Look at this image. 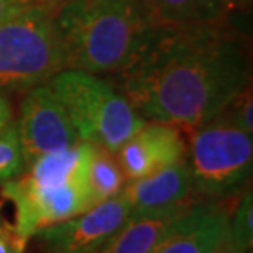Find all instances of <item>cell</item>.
I'll return each mask as SVG.
<instances>
[{"label": "cell", "instance_id": "ba28073f", "mask_svg": "<svg viewBox=\"0 0 253 253\" xmlns=\"http://www.w3.org/2000/svg\"><path fill=\"white\" fill-rule=\"evenodd\" d=\"M131 219L128 201L120 192L81 214L37 234L49 253H95Z\"/></svg>", "mask_w": 253, "mask_h": 253}, {"label": "cell", "instance_id": "8fae6325", "mask_svg": "<svg viewBox=\"0 0 253 253\" xmlns=\"http://www.w3.org/2000/svg\"><path fill=\"white\" fill-rule=\"evenodd\" d=\"M192 194L194 189L186 158L145 178L128 181L122 189V196L130 204L131 217L183 211L194 204Z\"/></svg>", "mask_w": 253, "mask_h": 253}, {"label": "cell", "instance_id": "44dd1931", "mask_svg": "<svg viewBox=\"0 0 253 253\" xmlns=\"http://www.w3.org/2000/svg\"><path fill=\"white\" fill-rule=\"evenodd\" d=\"M10 122H12V110H10L8 100L0 95V130L5 128Z\"/></svg>", "mask_w": 253, "mask_h": 253}, {"label": "cell", "instance_id": "5b68a950", "mask_svg": "<svg viewBox=\"0 0 253 253\" xmlns=\"http://www.w3.org/2000/svg\"><path fill=\"white\" fill-rule=\"evenodd\" d=\"M189 131L186 161L196 194L222 201L244 188L253 166L252 135L222 114Z\"/></svg>", "mask_w": 253, "mask_h": 253}, {"label": "cell", "instance_id": "9a60e30c", "mask_svg": "<svg viewBox=\"0 0 253 253\" xmlns=\"http://www.w3.org/2000/svg\"><path fill=\"white\" fill-rule=\"evenodd\" d=\"M27 169L22 145H20L17 124L10 122L0 130V184L17 178Z\"/></svg>", "mask_w": 253, "mask_h": 253}, {"label": "cell", "instance_id": "3957f363", "mask_svg": "<svg viewBox=\"0 0 253 253\" xmlns=\"http://www.w3.org/2000/svg\"><path fill=\"white\" fill-rule=\"evenodd\" d=\"M64 69L68 54L53 0H40L0 25V89H32Z\"/></svg>", "mask_w": 253, "mask_h": 253}, {"label": "cell", "instance_id": "4fadbf2b", "mask_svg": "<svg viewBox=\"0 0 253 253\" xmlns=\"http://www.w3.org/2000/svg\"><path fill=\"white\" fill-rule=\"evenodd\" d=\"M186 209L158 215L131 217L128 224L95 253H151L171 222L178 219Z\"/></svg>", "mask_w": 253, "mask_h": 253}, {"label": "cell", "instance_id": "7402d4cb", "mask_svg": "<svg viewBox=\"0 0 253 253\" xmlns=\"http://www.w3.org/2000/svg\"><path fill=\"white\" fill-rule=\"evenodd\" d=\"M220 3L222 10L227 13V12H234V10H242V8H247L250 5L252 0H217Z\"/></svg>", "mask_w": 253, "mask_h": 253}, {"label": "cell", "instance_id": "7a4b0ae2", "mask_svg": "<svg viewBox=\"0 0 253 253\" xmlns=\"http://www.w3.org/2000/svg\"><path fill=\"white\" fill-rule=\"evenodd\" d=\"M68 69L122 73L145 51L155 33L141 0H53Z\"/></svg>", "mask_w": 253, "mask_h": 253}, {"label": "cell", "instance_id": "e0dca14e", "mask_svg": "<svg viewBox=\"0 0 253 253\" xmlns=\"http://www.w3.org/2000/svg\"><path fill=\"white\" fill-rule=\"evenodd\" d=\"M225 110H229V115H225L222 112V115H225L235 126H239L240 130H244L245 133L252 135L253 131V102H252V90L245 89L237 95V97L229 104V107Z\"/></svg>", "mask_w": 253, "mask_h": 253}, {"label": "cell", "instance_id": "603a6c76", "mask_svg": "<svg viewBox=\"0 0 253 253\" xmlns=\"http://www.w3.org/2000/svg\"><path fill=\"white\" fill-rule=\"evenodd\" d=\"M2 207H3V201H0V215H2Z\"/></svg>", "mask_w": 253, "mask_h": 253}, {"label": "cell", "instance_id": "52a82bcc", "mask_svg": "<svg viewBox=\"0 0 253 253\" xmlns=\"http://www.w3.org/2000/svg\"><path fill=\"white\" fill-rule=\"evenodd\" d=\"M17 131L27 168L40 156L71 148L81 141L68 112L48 84L35 85L25 95Z\"/></svg>", "mask_w": 253, "mask_h": 253}, {"label": "cell", "instance_id": "ac0fdd59", "mask_svg": "<svg viewBox=\"0 0 253 253\" xmlns=\"http://www.w3.org/2000/svg\"><path fill=\"white\" fill-rule=\"evenodd\" d=\"M27 242L18 235L12 224L0 215V253H23Z\"/></svg>", "mask_w": 253, "mask_h": 253}, {"label": "cell", "instance_id": "d6986e66", "mask_svg": "<svg viewBox=\"0 0 253 253\" xmlns=\"http://www.w3.org/2000/svg\"><path fill=\"white\" fill-rule=\"evenodd\" d=\"M40 0H0V25L8 22Z\"/></svg>", "mask_w": 253, "mask_h": 253}, {"label": "cell", "instance_id": "2e32d148", "mask_svg": "<svg viewBox=\"0 0 253 253\" xmlns=\"http://www.w3.org/2000/svg\"><path fill=\"white\" fill-rule=\"evenodd\" d=\"M230 235L245 252H250L253 244V201L250 191L244 194L230 217Z\"/></svg>", "mask_w": 253, "mask_h": 253}, {"label": "cell", "instance_id": "5bb4252c", "mask_svg": "<svg viewBox=\"0 0 253 253\" xmlns=\"http://www.w3.org/2000/svg\"><path fill=\"white\" fill-rule=\"evenodd\" d=\"M87 184L94 204L119 196L125 188L126 179L115 153L92 143V155L87 171Z\"/></svg>", "mask_w": 253, "mask_h": 253}, {"label": "cell", "instance_id": "277c9868", "mask_svg": "<svg viewBox=\"0 0 253 253\" xmlns=\"http://www.w3.org/2000/svg\"><path fill=\"white\" fill-rule=\"evenodd\" d=\"M68 112L81 141L117 153L143 120L124 95L94 74L64 69L46 83Z\"/></svg>", "mask_w": 253, "mask_h": 253}, {"label": "cell", "instance_id": "6da1fadb", "mask_svg": "<svg viewBox=\"0 0 253 253\" xmlns=\"http://www.w3.org/2000/svg\"><path fill=\"white\" fill-rule=\"evenodd\" d=\"M249 59L217 23L158 30L122 71L124 97L146 122L194 130L247 89Z\"/></svg>", "mask_w": 253, "mask_h": 253}, {"label": "cell", "instance_id": "7c38bea8", "mask_svg": "<svg viewBox=\"0 0 253 253\" xmlns=\"http://www.w3.org/2000/svg\"><path fill=\"white\" fill-rule=\"evenodd\" d=\"M156 30H176L196 25L219 23L222 15L217 0H141Z\"/></svg>", "mask_w": 253, "mask_h": 253}, {"label": "cell", "instance_id": "ffe728a7", "mask_svg": "<svg viewBox=\"0 0 253 253\" xmlns=\"http://www.w3.org/2000/svg\"><path fill=\"white\" fill-rule=\"evenodd\" d=\"M211 253H250V252H245L242 249V247L235 242L234 237L230 235V230H229V234L214 247V250Z\"/></svg>", "mask_w": 253, "mask_h": 253}, {"label": "cell", "instance_id": "30bf717a", "mask_svg": "<svg viewBox=\"0 0 253 253\" xmlns=\"http://www.w3.org/2000/svg\"><path fill=\"white\" fill-rule=\"evenodd\" d=\"M126 181L145 178L186 158V143L178 126L145 122L115 153Z\"/></svg>", "mask_w": 253, "mask_h": 253}, {"label": "cell", "instance_id": "9c48e42d", "mask_svg": "<svg viewBox=\"0 0 253 253\" xmlns=\"http://www.w3.org/2000/svg\"><path fill=\"white\" fill-rule=\"evenodd\" d=\"M230 217L224 199L194 202L171 222L151 253H211L229 234Z\"/></svg>", "mask_w": 253, "mask_h": 253}, {"label": "cell", "instance_id": "8992f818", "mask_svg": "<svg viewBox=\"0 0 253 253\" xmlns=\"http://www.w3.org/2000/svg\"><path fill=\"white\" fill-rule=\"evenodd\" d=\"M0 194L13 204V227L27 244L42 229L68 220L95 206L87 181L40 186L17 176L2 183Z\"/></svg>", "mask_w": 253, "mask_h": 253}]
</instances>
